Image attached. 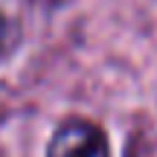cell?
<instances>
[{
	"mask_svg": "<svg viewBox=\"0 0 157 157\" xmlns=\"http://www.w3.org/2000/svg\"><path fill=\"white\" fill-rule=\"evenodd\" d=\"M47 157H111V143L102 125L87 117H67L47 143Z\"/></svg>",
	"mask_w": 157,
	"mask_h": 157,
	"instance_id": "6da1fadb",
	"label": "cell"
},
{
	"mask_svg": "<svg viewBox=\"0 0 157 157\" xmlns=\"http://www.w3.org/2000/svg\"><path fill=\"white\" fill-rule=\"evenodd\" d=\"M21 44V26L12 21L6 12H0V61L9 58Z\"/></svg>",
	"mask_w": 157,
	"mask_h": 157,
	"instance_id": "7a4b0ae2",
	"label": "cell"
},
{
	"mask_svg": "<svg viewBox=\"0 0 157 157\" xmlns=\"http://www.w3.org/2000/svg\"><path fill=\"white\" fill-rule=\"evenodd\" d=\"M0 157H6V151H3V148H0Z\"/></svg>",
	"mask_w": 157,
	"mask_h": 157,
	"instance_id": "3957f363",
	"label": "cell"
}]
</instances>
